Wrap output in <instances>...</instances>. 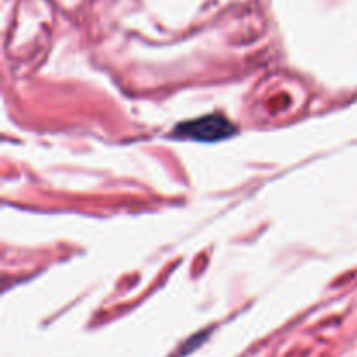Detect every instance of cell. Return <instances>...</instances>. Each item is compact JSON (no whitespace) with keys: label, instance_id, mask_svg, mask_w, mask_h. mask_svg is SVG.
<instances>
[{"label":"cell","instance_id":"obj_1","mask_svg":"<svg viewBox=\"0 0 357 357\" xmlns=\"http://www.w3.org/2000/svg\"><path fill=\"white\" fill-rule=\"evenodd\" d=\"M174 136L183 139H195V142H220L236 132L232 122L227 121L223 115L211 114L204 117L192 119V121L181 122L174 128Z\"/></svg>","mask_w":357,"mask_h":357}]
</instances>
